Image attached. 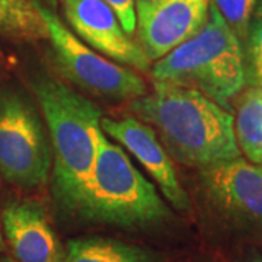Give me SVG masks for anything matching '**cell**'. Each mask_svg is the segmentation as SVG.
Wrapping results in <instances>:
<instances>
[{"mask_svg":"<svg viewBox=\"0 0 262 262\" xmlns=\"http://www.w3.org/2000/svg\"><path fill=\"white\" fill-rule=\"evenodd\" d=\"M128 110L158 134L169 156L191 168L241 158L230 111L198 91L153 82V89L130 101Z\"/></svg>","mask_w":262,"mask_h":262,"instance_id":"obj_1","label":"cell"},{"mask_svg":"<svg viewBox=\"0 0 262 262\" xmlns=\"http://www.w3.org/2000/svg\"><path fill=\"white\" fill-rule=\"evenodd\" d=\"M51 144V187L57 206L76 217L94 168L102 113L98 105L54 77L34 83Z\"/></svg>","mask_w":262,"mask_h":262,"instance_id":"obj_2","label":"cell"},{"mask_svg":"<svg viewBox=\"0 0 262 262\" xmlns=\"http://www.w3.org/2000/svg\"><path fill=\"white\" fill-rule=\"evenodd\" d=\"M170 210L122 147L102 134L76 217L122 229H149L170 219Z\"/></svg>","mask_w":262,"mask_h":262,"instance_id":"obj_3","label":"cell"},{"mask_svg":"<svg viewBox=\"0 0 262 262\" xmlns=\"http://www.w3.org/2000/svg\"><path fill=\"white\" fill-rule=\"evenodd\" d=\"M151 77L153 82L198 91L230 111V102L246 84L242 44L210 3L204 27L159 58Z\"/></svg>","mask_w":262,"mask_h":262,"instance_id":"obj_4","label":"cell"},{"mask_svg":"<svg viewBox=\"0 0 262 262\" xmlns=\"http://www.w3.org/2000/svg\"><path fill=\"white\" fill-rule=\"evenodd\" d=\"M44 25L58 72L86 94L108 102L133 101L147 92V84L133 69L118 64L88 47L50 8L34 0Z\"/></svg>","mask_w":262,"mask_h":262,"instance_id":"obj_5","label":"cell"},{"mask_svg":"<svg viewBox=\"0 0 262 262\" xmlns=\"http://www.w3.org/2000/svg\"><path fill=\"white\" fill-rule=\"evenodd\" d=\"M53 156L44 120L15 89L0 91V178L24 189L44 187Z\"/></svg>","mask_w":262,"mask_h":262,"instance_id":"obj_6","label":"cell"},{"mask_svg":"<svg viewBox=\"0 0 262 262\" xmlns=\"http://www.w3.org/2000/svg\"><path fill=\"white\" fill-rule=\"evenodd\" d=\"M66 20L80 41L118 64L149 72L151 60L133 41L114 9L103 0H60Z\"/></svg>","mask_w":262,"mask_h":262,"instance_id":"obj_7","label":"cell"},{"mask_svg":"<svg viewBox=\"0 0 262 262\" xmlns=\"http://www.w3.org/2000/svg\"><path fill=\"white\" fill-rule=\"evenodd\" d=\"M200 182L223 214L262 229V166L242 158L200 169Z\"/></svg>","mask_w":262,"mask_h":262,"instance_id":"obj_8","label":"cell"},{"mask_svg":"<svg viewBox=\"0 0 262 262\" xmlns=\"http://www.w3.org/2000/svg\"><path fill=\"white\" fill-rule=\"evenodd\" d=\"M101 128L103 134H108L111 139L118 141L139 160L158 184L169 204L179 211L189 210V198L179 182L173 162L149 124L140 121L134 115L122 118L102 117Z\"/></svg>","mask_w":262,"mask_h":262,"instance_id":"obj_9","label":"cell"},{"mask_svg":"<svg viewBox=\"0 0 262 262\" xmlns=\"http://www.w3.org/2000/svg\"><path fill=\"white\" fill-rule=\"evenodd\" d=\"M6 241L18 262H64L66 248L37 200L9 203L2 213Z\"/></svg>","mask_w":262,"mask_h":262,"instance_id":"obj_10","label":"cell"},{"mask_svg":"<svg viewBox=\"0 0 262 262\" xmlns=\"http://www.w3.org/2000/svg\"><path fill=\"white\" fill-rule=\"evenodd\" d=\"M210 0H165L139 27V44L150 60H159L194 37L208 18Z\"/></svg>","mask_w":262,"mask_h":262,"instance_id":"obj_11","label":"cell"},{"mask_svg":"<svg viewBox=\"0 0 262 262\" xmlns=\"http://www.w3.org/2000/svg\"><path fill=\"white\" fill-rule=\"evenodd\" d=\"M64 262H158V256L113 237L84 236L67 242Z\"/></svg>","mask_w":262,"mask_h":262,"instance_id":"obj_12","label":"cell"},{"mask_svg":"<svg viewBox=\"0 0 262 262\" xmlns=\"http://www.w3.org/2000/svg\"><path fill=\"white\" fill-rule=\"evenodd\" d=\"M234 136L241 153L262 166V86H251L241 95L234 117Z\"/></svg>","mask_w":262,"mask_h":262,"instance_id":"obj_13","label":"cell"},{"mask_svg":"<svg viewBox=\"0 0 262 262\" xmlns=\"http://www.w3.org/2000/svg\"><path fill=\"white\" fill-rule=\"evenodd\" d=\"M0 35L24 41L47 39V28L34 0H0Z\"/></svg>","mask_w":262,"mask_h":262,"instance_id":"obj_14","label":"cell"},{"mask_svg":"<svg viewBox=\"0 0 262 262\" xmlns=\"http://www.w3.org/2000/svg\"><path fill=\"white\" fill-rule=\"evenodd\" d=\"M245 82L262 86V19L253 18L249 24L244 46Z\"/></svg>","mask_w":262,"mask_h":262,"instance_id":"obj_15","label":"cell"},{"mask_svg":"<svg viewBox=\"0 0 262 262\" xmlns=\"http://www.w3.org/2000/svg\"><path fill=\"white\" fill-rule=\"evenodd\" d=\"M210 3L219 10L220 16L244 46L256 0H210Z\"/></svg>","mask_w":262,"mask_h":262,"instance_id":"obj_16","label":"cell"},{"mask_svg":"<svg viewBox=\"0 0 262 262\" xmlns=\"http://www.w3.org/2000/svg\"><path fill=\"white\" fill-rule=\"evenodd\" d=\"M106 2L117 16L120 19V24L124 28V31L131 35L136 28H137V18H136V5L134 0H103Z\"/></svg>","mask_w":262,"mask_h":262,"instance_id":"obj_17","label":"cell"},{"mask_svg":"<svg viewBox=\"0 0 262 262\" xmlns=\"http://www.w3.org/2000/svg\"><path fill=\"white\" fill-rule=\"evenodd\" d=\"M165 0H134L136 5V18H137V25L143 24L146 19L149 18L159 5H162Z\"/></svg>","mask_w":262,"mask_h":262,"instance_id":"obj_18","label":"cell"},{"mask_svg":"<svg viewBox=\"0 0 262 262\" xmlns=\"http://www.w3.org/2000/svg\"><path fill=\"white\" fill-rule=\"evenodd\" d=\"M255 18H261L262 19V0H256V5H255Z\"/></svg>","mask_w":262,"mask_h":262,"instance_id":"obj_19","label":"cell"},{"mask_svg":"<svg viewBox=\"0 0 262 262\" xmlns=\"http://www.w3.org/2000/svg\"><path fill=\"white\" fill-rule=\"evenodd\" d=\"M5 251V239H3V233H2V227H0V252Z\"/></svg>","mask_w":262,"mask_h":262,"instance_id":"obj_20","label":"cell"},{"mask_svg":"<svg viewBox=\"0 0 262 262\" xmlns=\"http://www.w3.org/2000/svg\"><path fill=\"white\" fill-rule=\"evenodd\" d=\"M249 262H262V253L261 255H256V256H253L252 259Z\"/></svg>","mask_w":262,"mask_h":262,"instance_id":"obj_21","label":"cell"},{"mask_svg":"<svg viewBox=\"0 0 262 262\" xmlns=\"http://www.w3.org/2000/svg\"><path fill=\"white\" fill-rule=\"evenodd\" d=\"M0 262H18V261H13V259H10V258H0Z\"/></svg>","mask_w":262,"mask_h":262,"instance_id":"obj_22","label":"cell"}]
</instances>
